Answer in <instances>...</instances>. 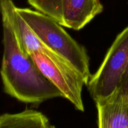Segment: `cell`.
<instances>
[{
  "label": "cell",
  "mask_w": 128,
  "mask_h": 128,
  "mask_svg": "<svg viewBox=\"0 0 128 128\" xmlns=\"http://www.w3.org/2000/svg\"><path fill=\"white\" fill-rule=\"evenodd\" d=\"M3 31L1 75L4 92L18 101L38 106L44 101L63 98L34 61L22 50L14 26L12 0H0Z\"/></svg>",
  "instance_id": "1"
},
{
  "label": "cell",
  "mask_w": 128,
  "mask_h": 128,
  "mask_svg": "<svg viewBox=\"0 0 128 128\" xmlns=\"http://www.w3.org/2000/svg\"><path fill=\"white\" fill-rule=\"evenodd\" d=\"M16 10L39 40L80 72L88 84L91 74L86 48L51 18L30 8Z\"/></svg>",
  "instance_id": "2"
},
{
  "label": "cell",
  "mask_w": 128,
  "mask_h": 128,
  "mask_svg": "<svg viewBox=\"0 0 128 128\" xmlns=\"http://www.w3.org/2000/svg\"><path fill=\"white\" fill-rule=\"evenodd\" d=\"M30 55L42 74L61 91L64 98L83 112L82 91L87 82L82 75L46 46Z\"/></svg>",
  "instance_id": "3"
},
{
  "label": "cell",
  "mask_w": 128,
  "mask_h": 128,
  "mask_svg": "<svg viewBox=\"0 0 128 128\" xmlns=\"http://www.w3.org/2000/svg\"><path fill=\"white\" fill-rule=\"evenodd\" d=\"M128 60V26L118 35L100 67L89 80L88 89L95 102L118 89Z\"/></svg>",
  "instance_id": "4"
},
{
  "label": "cell",
  "mask_w": 128,
  "mask_h": 128,
  "mask_svg": "<svg viewBox=\"0 0 128 128\" xmlns=\"http://www.w3.org/2000/svg\"><path fill=\"white\" fill-rule=\"evenodd\" d=\"M36 11L72 30L83 28L104 7L100 0H27Z\"/></svg>",
  "instance_id": "5"
},
{
  "label": "cell",
  "mask_w": 128,
  "mask_h": 128,
  "mask_svg": "<svg viewBox=\"0 0 128 128\" xmlns=\"http://www.w3.org/2000/svg\"><path fill=\"white\" fill-rule=\"evenodd\" d=\"M96 104L98 128H128V96L118 88Z\"/></svg>",
  "instance_id": "6"
},
{
  "label": "cell",
  "mask_w": 128,
  "mask_h": 128,
  "mask_svg": "<svg viewBox=\"0 0 128 128\" xmlns=\"http://www.w3.org/2000/svg\"><path fill=\"white\" fill-rule=\"evenodd\" d=\"M51 126L44 114L33 110L14 114L4 113L0 117V128H51Z\"/></svg>",
  "instance_id": "7"
},
{
  "label": "cell",
  "mask_w": 128,
  "mask_h": 128,
  "mask_svg": "<svg viewBox=\"0 0 128 128\" xmlns=\"http://www.w3.org/2000/svg\"><path fill=\"white\" fill-rule=\"evenodd\" d=\"M118 88L122 94L128 96V60Z\"/></svg>",
  "instance_id": "8"
},
{
  "label": "cell",
  "mask_w": 128,
  "mask_h": 128,
  "mask_svg": "<svg viewBox=\"0 0 128 128\" xmlns=\"http://www.w3.org/2000/svg\"><path fill=\"white\" fill-rule=\"evenodd\" d=\"M51 128H56V127H55L54 126H52V125H51Z\"/></svg>",
  "instance_id": "9"
}]
</instances>
